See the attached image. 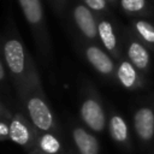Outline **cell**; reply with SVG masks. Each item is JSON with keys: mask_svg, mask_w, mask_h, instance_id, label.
Listing matches in <instances>:
<instances>
[{"mask_svg": "<svg viewBox=\"0 0 154 154\" xmlns=\"http://www.w3.org/2000/svg\"><path fill=\"white\" fill-rule=\"evenodd\" d=\"M72 138L79 154H99L100 144L94 135L83 128H75L72 130Z\"/></svg>", "mask_w": 154, "mask_h": 154, "instance_id": "5", "label": "cell"}, {"mask_svg": "<svg viewBox=\"0 0 154 154\" xmlns=\"http://www.w3.org/2000/svg\"><path fill=\"white\" fill-rule=\"evenodd\" d=\"M10 137V125L0 120V141Z\"/></svg>", "mask_w": 154, "mask_h": 154, "instance_id": "18", "label": "cell"}, {"mask_svg": "<svg viewBox=\"0 0 154 154\" xmlns=\"http://www.w3.org/2000/svg\"><path fill=\"white\" fill-rule=\"evenodd\" d=\"M118 78L125 88H132L137 79L134 66L128 61H123L118 69Z\"/></svg>", "mask_w": 154, "mask_h": 154, "instance_id": "14", "label": "cell"}, {"mask_svg": "<svg viewBox=\"0 0 154 154\" xmlns=\"http://www.w3.org/2000/svg\"><path fill=\"white\" fill-rule=\"evenodd\" d=\"M122 6L126 11L136 12L144 7V0H122Z\"/></svg>", "mask_w": 154, "mask_h": 154, "instance_id": "16", "label": "cell"}, {"mask_svg": "<svg viewBox=\"0 0 154 154\" xmlns=\"http://www.w3.org/2000/svg\"><path fill=\"white\" fill-rule=\"evenodd\" d=\"M85 55H87V59L89 60V63L99 72L107 75V73H111V71L113 70V63H112V60L100 48H97L95 46H90V47L87 48Z\"/></svg>", "mask_w": 154, "mask_h": 154, "instance_id": "9", "label": "cell"}, {"mask_svg": "<svg viewBox=\"0 0 154 154\" xmlns=\"http://www.w3.org/2000/svg\"><path fill=\"white\" fill-rule=\"evenodd\" d=\"M81 117L84 124L94 132L103 131L106 126V116L101 105L94 99H87L81 106Z\"/></svg>", "mask_w": 154, "mask_h": 154, "instance_id": "3", "label": "cell"}, {"mask_svg": "<svg viewBox=\"0 0 154 154\" xmlns=\"http://www.w3.org/2000/svg\"><path fill=\"white\" fill-rule=\"evenodd\" d=\"M109 1H114V0H109Z\"/></svg>", "mask_w": 154, "mask_h": 154, "instance_id": "20", "label": "cell"}, {"mask_svg": "<svg viewBox=\"0 0 154 154\" xmlns=\"http://www.w3.org/2000/svg\"><path fill=\"white\" fill-rule=\"evenodd\" d=\"M5 77V71H4V67H2V64L0 63V79H2Z\"/></svg>", "mask_w": 154, "mask_h": 154, "instance_id": "19", "label": "cell"}, {"mask_svg": "<svg viewBox=\"0 0 154 154\" xmlns=\"http://www.w3.org/2000/svg\"><path fill=\"white\" fill-rule=\"evenodd\" d=\"M130 60L134 63V65L138 69H144L149 63V55L147 51L143 48L142 45L137 42H132L128 51Z\"/></svg>", "mask_w": 154, "mask_h": 154, "instance_id": "11", "label": "cell"}, {"mask_svg": "<svg viewBox=\"0 0 154 154\" xmlns=\"http://www.w3.org/2000/svg\"><path fill=\"white\" fill-rule=\"evenodd\" d=\"M153 154H154V153H153Z\"/></svg>", "mask_w": 154, "mask_h": 154, "instance_id": "21", "label": "cell"}, {"mask_svg": "<svg viewBox=\"0 0 154 154\" xmlns=\"http://www.w3.org/2000/svg\"><path fill=\"white\" fill-rule=\"evenodd\" d=\"M38 148L45 154H58L61 149V144L54 135L45 132L38 138Z\"/></svg>", "mask_w": 154, "mask_h": 154, "instance_id": "13", "label": "cell"}, {"mask_svg": "<svg viewBox=\"0 0 154 154\" xmlns=\"http://www.w3.org/2000/svg\"><path fill=\"white\" fill-rule=\"evenodd\" d=\"M136 29L138 34L148 42H154V26L144 20H140L136 23Z\"/></svg>", "mask_w": 154, "mask_h": 154, "instance_id": "15", "label": "cell"}, {"mask_svg": "<svg viewBox=\"0 0 154 154\" xmlns=\"http://www.w3.org/2000/svg\"><path fill=\"white\" fill-rule=\"evenodd\" d=\"M12 142L19 146H26L31 142V131L22 116L17 114L10 123V137Z\"/></svg>", "mask_w": 154, "mask_h": 154, "instance_id": "8", "label": "cell"}, {"mask_svg": "<svg viewBox=\"0 0 154 154\" xmlns=\"http://www.w3.org/2000/svg\"><path fill=\"white\" fill-rule=\"evenodd\" d=\"M134 129L142 146L148 147L154 141V111L141 107L134 114Z\"/></svg>", "mask_w": 154, "mask_h": 154, "instance_id": "1", "label": "cell"}, {"mask_svg": "<svg viewBox=\"0 0 154 154\" xmlns=\"http://www.w3.org/2000/svg\"><path fill=\"white\" fill-rule=\"evenodd\" d=\"M108 130H109V135L114 142H117L118 144L124 146L126 148L131 147L129 128H128V124L123 117H120L118 114L112 116L109 118Z\"/></svg>", "mask_w": 154, "mask_h": 154, "instance_id": "7", "label": "cell"}, {"mask_svg": "<svg viewBox=\"0 0 154 154\" xmlns=\"http://www.w3.org/2000/svg\"><path fill=\"white\" fill-rule=\"evenodd\" d=\"M26 20L37 24L42 18V6L40 0H18Z\"/></svg>", "mask_w": 154, "mask_h": 154, "instance_id": "10", "label": "cell"}, {"mask_svg": "<svg viewBox=\"0 0 154 154\" xmlns=\"http://www.w3.org/2000/svg\"><path fill=\"white\" fill-rule=\"evenodd\" d=\"M4 55L10 71L14 75L23 72L25 67V54L22 43L18 40H8L4 47Z\"/></svg>", "mask_w": 154, "mask_h": 154, "instance_id": "4", "label": "cell"}, {"mask_svg": "<svg viewBox=\"0 0 154 154\" xmlns=\"http://www.w3.org/2000/svg\"><path fill=\"white\" fill-rule=\"evenodd\" d=\"M97 32H99V36H100L103 46L108 51H113L116 48L117 40H116V35L113 32V28H112L111 23H108L107 20L100 22V24L97 25Z\"/></svg>", "mask_w": 154, "mask_h": 154, "instance_id": "12", "label": "cell"}, {"mask_svg": "<svg viewBox=\"0 0 154 154\" xmlns=\"http://www.w3.org/2000/svg\"><path fill=\"white\" fill-rule=\"evenodd\" d=\"M73 17L75 22L81 29V31L89 38H94L97 32V28L94 20V17L91 12L88 10L87 6L78 5L73 10Z\"/></svg>", "mask_w": 154, "mask_h": 154, "instance_id": "6", "label": "cell"}, {"mask_svg": "<svg viewBox=\"0 0 154 154\" xmlns=\"http://www.w3.org/2000/svg\"><path fill=\"white\" fill-rule=\"evenodd\" d=\"M84 1L88 7H90L91 10H96V11H100L105 8L106 6V0H84Z\"/></svg>", "mask_w": 154, "mask_h": 154, "instance_id": "17", "label": "cell"}, {"mask_svg": "<svg viewBox=\"0 0 154 154\" xmlns=\"http://www.w3.org/2000/svg\"><path fill=\"white\" fill-rule=\"evenodd\" d=\"M26 109L29 117L36 129L48 131L53 126V114L48 105L40 97L32 96L26 101Z\"/></svg>", "mask_w": 154, "mask_h": 154, "instance_id": "2", "label": "cell"}]
</instances>
